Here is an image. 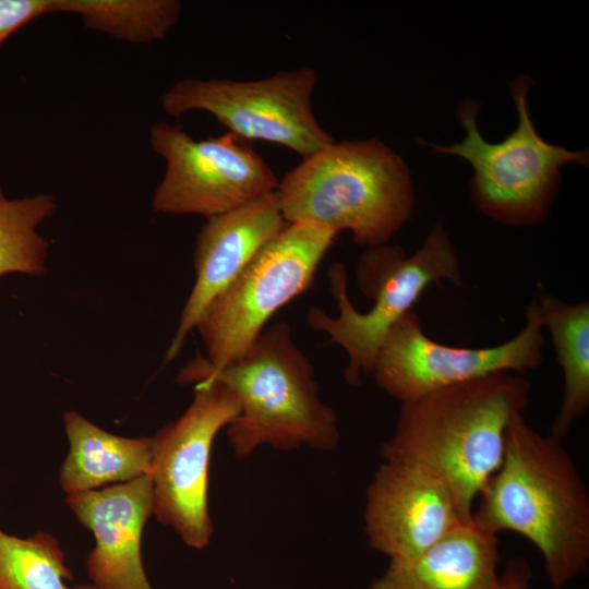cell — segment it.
Returning <instances> with one entry per match:
<instances>
[{
    "mask_svg": "<svg viewBox=\"0 0 589 589\" xmlns=\"http://www.w3.org/2000/svg\"><path fill=\"white\" fill-rule=\"evenodd\" d=\"M478 497L472 522L533 543L553 588L587 570L589 494L562 438L539 433L524 413L515 414L505 430L502 464Z\"/></svg>",
    "mask_w": 589,
    "mask_h": 589,
    "instance_id": "cell-1",
    "label": "cell"
},
{
    "mask_svg": "<svg viewBox=\"0 0 589 589\" xmlns=\"http://www.w3.org/2000/svg\"><path fill=\"white\" fill-rule=\"evenodd\" d=\"M529 382L509 372L443 387L402 401L385 461L417 465L449 489L465 524L500 468L509 420L524 413Z\"/></svg>",
    "mask_w": 589,
    "mask_h": 589,
    "instance_id": "cell-2",
    "label": "cell"
},
{
    "mask_svg": "<svg viewBox=\"0 0 589 589\" xmlns=\"http://www.w3.org/2000/svg\"><path fill=\"white\" fill-rule=\"evenodd\" d=\"M177 380L181 384L215 381L233 392L240 412L227 425V437L239 459L264 445L330 452L339 443L337 414L322 401L313 366L286 322L263 330L241 356L218 370L199 353Z\"/></svg>",
    "mask_w": 589,
    "mask_h": 589,
    "instance_id": "cell-3",
    "label": "cell"
},
{
    "mask_svg": "<svg viewBox=\"0 0 589 589\" xmlns=\"http://www.w3.org/2000/svg\"><path fill=\"white\" fill-rule=\"evenodd\" d=\"M276 192L288 224L348 230L366 248L386 244L414 204L409 167L377 137L334 141L303 157Z\"/></svg>",
    "mask_w": 589,
    "mask_h": 589,
    "instance_id": "cell-4",
    "label": "cell"
},
{
    "mask_svg": "<svg viewBox=\"0 0 589 589\" xmlns=\"http://www.w3.org/2000/svg\"><path fill=\"white\" fill-rule=\"evenodd\" d=\"M328 279L339 315L334 317L312 306L306 322L346 351L344 376L352 386L361 384L362 374H372L386 335L412 310L429 286H441L443 280L464 286L457 252L442 221L433 226L422 245L409 256L401 248L386 244L368 248L361 255L357 280L363 294L373 300L369 311L359 312L351 303L342 263L330 266Z\"/></svg>",
    "mask_w": 589,
    "mask_h": 589,
    "instance_id": "cell-5",
    "label": "cell"
},
{
    "mask_svg": "<svg viewBox=\"0 0 589 589\" xmlns=\"http://www.w3.org/2000/svg\"><path fill=\"white\" fill-rule=\"evenodd\" d=\"M531 86L532 79L527 74L509 84L518 122L501 142H488L481 134L480 105L474 99L460 100L455 109L466 131L462 141L443 145L417 140L435 154L467 160L473 170L469 188L473 206L505 226H531L545 220L558 191L562 167L588 166L589 161L587 151L551 144L538 133L528 108Z\"/></svg>",
    "mask_w": 589,
    "mask_h": 589,
    "instance_id": "cell-6",
    "label": "cell"
},
{
    "mask_svg": "<svg viewBox=\"0 0 589 589\" xmlns=\"http://www.w3.org/2000/svg\"><path fill=\"white\" fill-rule=\"evenodd\" d=\"M337 233L302 223L288 224L205 308L195 328L207 365L218 370L241 356L266 322L313 284Z\"/></svg>",
    "mask_w": 589,
    "mask_h": 589,
    "instance_id": "cell-7",
    "label": "cell"
},
{
    "mask_svg": "<svg viewBox=\"0 0 589 589\" xmlns=\"http://www.w3.org/2000/svg\"><path fill=\"white\" fill-rule=\"evenodd\" d=\"M316 83L311 67L252 81L184 79L165 92L161 107L173 117L206 111L241 140L281 145L303 158L335 141L314 115Z\"/></svg>",
    "mask_w": 589,
    "mask_h": 589,
    "instance_id": "cell-8",
    "label": "cell"
},
{
    "mask_svg": "<svg viewBox=\"0 0 589 589\" xmlns=\"http://www.w3.org/2000/svg\"><path fill=\"white\" fill-rule=\"evenodd\" d=\"M185 411L153 437L151 478L154 515L193 549L208 545L214 528L208 509L213 442L240 412L237 396L215 381L194 383Z\"/></svg>",
    "mask_w": 589,
    "mask_h": 589,
    "instance_id": "cell-9",
    "label": "cell"
},
{
    "mask_svg": "<svg viewBox=\"0 0 589 589\" xmlns=\"http://www.w3.org/2000/svg\"><path fill=\"white\" fill-rule=\"evenodd\" d=\"M149 144L166 161L154 211L208 218L275 191L279 179L266 160L230 132L194 140L182 125L151 127Z\"/></svg>",
    "mask_w": 589,
    "mask_h": 589,
    "instance_id": "cell-10",
    "label": "cell"
},
{
    "mask_svg": "<svg viewBox=\"0 0 589 589\" xmlns=\"http://www.w3.org/2000/svg\"><path fill=\"white\" fill-rule=\"evenodd\" d=\"M543 329L536 298L527 308L521 330L503 344L485 348L434 341L411 310L386 335L371 375L380 389L402 402L493 373H526L542 362Z\"/></svg>",
    "mask_w": 589,
    "mask_h": 589,
    "instance_id": "cell-11",
    "label": "cell"
},
{
    "mask_svg": "<svg viewBox=\"0 0 589 589\" xmlns=\"http://www.w3.org/2000/svg\"><path fill=\"white\" fill-rule=\"evenodd\" d=\"M369 545L389 556L419 555L465 524L447 485L417 465L384 461L366 490Z\"/></svg>",
    "mask_w": 589,
    "mask_h": 589,
    "instance_id": "cell-12",
    "label": "cell"
},
{
    "mask_svg": "<svg viewBox=\"0 0 589 589\" xmlns=\"http://www.w3.org/2000/svg\"><path fill=\"white\" fill-rule=\"evenodd\" d=\"M288 225L276 190L208 218L196 237L195 281L182 310L165 362L181 351L209 302Z\"/></svg>",
    "mask_w": 589,
    "mask_h": 589,
    "instance_id": "cell-13",
    "label": "cell"
},
{
    "mask_svg": "<svg viewBox=\"0 0 589 589\" xmlns=\"http://www.w3.org/2000/svg\"><path fill=\"white\" fill-rule=\"evenodd\" d=\"M65 501L96 540L85 561L92 584L99 589H152L141 555L142 533L154 515L151 474L69 494Z\"/></svg>",
    "mask_w": 589,
    "mask_h": 589,
    "instance_id": "cell-14",
    "label": "cell"
},
{
    "mask_svg": "<svg viewBox=\"0 0 589 589\" xmlns=\"http://www.w3.org/2000/svg\"><path fill=\"white\" fill-rule=\"evenodd\" d=\"M498 562L496 536L471 521L419 555L390 560L369 589H498Z\"/></svg>",
    "mask_w": 589,
    "mask_h": 589,
    "instance_id": "cell-15",
    "label": "cell"
},
{
    "mask_svg": "<svg viewBox=\"0 0 589 589\" xmlns=\"http://www.w3.org/2000/svg\"><path fill=\"white\" fill-rule=\"evenodd\" d=\"M70 449L59 473L69 494L124 483L148 474L153 437H124L97 426L75 410L63 417Z\"/></svg>",
    "mask_w": 589,
    "mask_h": 589,
    "instance_id": "cell-16",
    "label": "cell"
},
{
    "mask_svg": "<svg viewBox=\"0 0 589 589\" xmlns=\"http://www.w3.org/2000/svg\"><path fill=\"white\" fill-rule=\"evenodd\" d=\"M564 378L551 433L563 438L589 407V302L566 303L550 293L536 297Z\"/></svg>",
    "mask_w": 589,
    "mask_h": 589,
    "instance_id": "cell-17",
    "label": "cell"
},
{
    "mask_svg": "<svg viewBox=\"0 0 589 589\" xmlns=\"http://www.w3.org/2000/svg\"><path fill=\"white\" fill-rule=\"evenodd\" d=\"M72 13L83 24L118 40L147 44L163 40L178 24V0H53L52 13Z\"/></svg>",
    "mask_w": 589,
    "mask_h": 589,
    "instance_id": "cell-18",
    "label": "cell"
},
{
    "mask_svg": "<svg viewBox=\"0 0 589 589\" xmlns=\"http://www.w3.org/2000/svg\"><path fill=\"white\" fill-rule=\"evenodd\" d=\"M56 208L51 194L10 200L0 184V277L10 273H45L49 244L37 228Z\"/></svg>",
    "mask_w": 589,
    "mask_h": 589,
    "instance_id": "cell-19",
    "label": "cell"
},
{
    "mask_svg": "<svg viewBox=\"0 0 589 589\" xmlns=\"http://www.w3.org/2000/svg\"><path fill=\"white\" fill-rule=\"evenodd\" d=\"M72 579L55 537L38 531L19 538L0 529V589H71Z\"/></svg>",
    "mask_w": 589,
    "mask_h": 589,
    "instance_id": "cell-20",
    "label": "cell"
},
{
    "mask_svg": "<svg viewBox=\"0 0 589 589\" xmlns=\"http://www.w3.org/2000/svg\"><path fill=\"white\" fill-rule=\"evenodd\" d=\"M53 0H0V46L20 27L52 13Z\"/></svg>",
    "mask_w": 589,
    "mask_h": 589,
    "instance_id": "cell-21",
    "label": "cell"
},
{
    "mask_svg": "<svg viewBox=\"0 0 589 589\" xmlns=\"http://www.w3.org/2000/svg\"><path fill=\"white\" fill-rule=\"evenodd\" d=\"M532 578L530 565L524 557H515L500 575L498 589H529Z\"/></svg>",
    "mask_w": 589,
    "mask_h": 589,
    "instance_id": "cell-22",
    "label": "cell"
},
{
    "mask_svg": "<svg viewBox=\"0 0 589 589\" xmlns=\"http://www.w3.org/2000/svg\"><path fill=\"white\" fill-rule=\"evenodd\" d=\"M71 589H99V588H97L93 584H81V585H75L71 587Z\"/></svg>",
    "mask_w": 589,
    "mask_h": 589,
    "instance_id": "cell-23",
    "label": "cell"
}]
</instances>
